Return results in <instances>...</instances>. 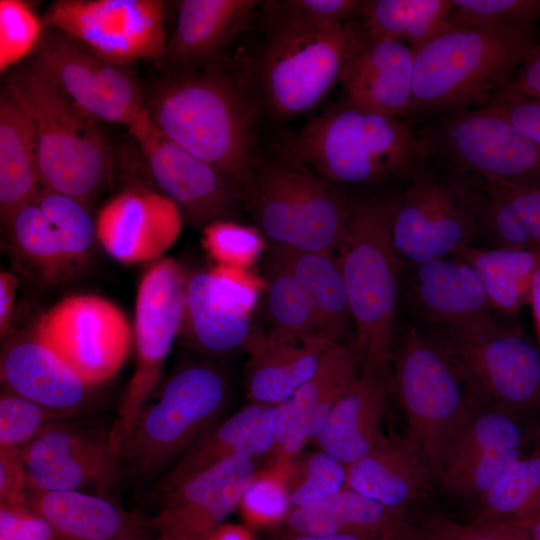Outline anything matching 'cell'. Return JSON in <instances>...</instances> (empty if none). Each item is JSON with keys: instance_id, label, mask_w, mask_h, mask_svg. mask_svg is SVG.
Returning a JSON list of instances; mask_svg holds the SVG:
<instances>
[{"instance_id": "59", "label": "cell", "mask_w": 540, "mask_h": 540, "mask_svg": "<svg viewBox=\"0 0 540 540\" xmlns=\"http://www.w3.org/2000/svg\"><path fill=\"white\" fill-rule=\"evenodd\" d=\"M413 540H443V539L435 535L433 532H431L428 528L424 526V528L419 529L418 533L413 538Z\"/></svg>"}, {"instance_id": "8", "label": "cell", "mask_w": 540, "mask_h": 540, "mask_svg": "<svg viewBox=\"0 0 540 540\" xmlns=\"http://www.w3.org/2000/svg\"><path fill=\"white\" fill-rule=\"evenodd\" d=\"M246 198L271 248L296 251L336 252L355 203L287 160L254 172Z\"/></svg>"}, {"instance_id": "26", "label": "cell", "mask_w": 540, "mask_h": 540, "mask_svg": "<svg viewBox=\"0 0 540 540\" xmlns=\"http://www.w3.org/2000/svg\"><path fill=\"white\" fill-rule=\"evenodd\" d=\"M277 405L251 403L206 431L160 478L156 494L234 455L269 454L277 436Z\"/></svg>"}, {"instance_id": "23", "label": "cell", "mask_w": 540, "mask_h": 540, "mask_svg": "<svg viewBox=\"0 0 540 540\" xmlns=\"http://www.w3.org/2000/svg\"><path fill=\"white\" fill-rule=\"evenodd\" d=\"M414 57L403 42L374 37L363 26L340 79L344 102L391 118L412 114Z\"/></svg>"}, {"instance_id": "61", "label": "cell", "mask_w": 540, "mask_h": 540, "mask_svg": "<svg viewBox=\"0 0 540 540\" xmlns=\"http://www.w3.org/2000/svg\"><path fill=\"white\" fill-rule=\"evenodd\" d=\"M155 540H160V539H158V538L156 537Z\"/></svg>"}, {"instance_id": "18", "label": "cell", "mask_w": 540, "mask_h": 540, "mask_svg": "<svg viewBox=\"0 0 540 540\" xmlns=\"http://www.w3.org/2000/svg\"><path fill=\"white\" fill-rule=\"evenodd\" d=\"M128 131L158 187L193 224L204 228L215 221H232L244 196L235 183L161 132L146 108Z\"/></svg>"}, {"instance_id": "27", "label": "cell", "mask_w": 540, "mask_h": 540, "mask_svg": "<svg viewBox=\"0 0 540 540\" xmlns=\"http://www.w3.org/2000/svg\"><path fill=\"white\" fill-rule=\"evenodd\" d=\"M282 522L286 535L351 533L412 540L419 531L407 511L387 507L349 488L321 502L291 509Z\"/></svg>"}, {"instance_id": "14", "label": "cell", "mask_w": 540, "mask_h": 540, "mask_svg": "<svg viewBox=\"0 0 540 540\" xmlns=\"http://www.w3.org/2000/svg\"><path fill=\"white\" fill-rule=\"evenodd\" d=\"M164 8L159 0H57L43 22L102 59L126 66L162 58Z\"/></svg>"}, {"instance_id": "60", "label": "cell", "mask_w": 540, "mask_h": 540, "mask_svg": "<svg viewBox=\"0 0 540 540\" xmlns=\"http://www.w3.org/2000/svg\"><path fill=\"white\" fill-rule=\"evenodd\" d=\"M536 431H537V437L540 439V429H538Z\"/></svg>"}, {"instance_id": "43", "label": "cell", "mask_w": 540, "mask_h": 540, "mask_svg": "<svg viewBox=\"0 0 540 540\" xmlns=\"http://www.w3.org/2000/svg\"><path fill=\"white\" fill-rule=\"evenodd\" d=\"M46 26L22 0L0 1V71L16 65L37 48Z\"/></svg>"}, {"instance_id": "30", "label": "cell", "mask_w": 540, "mask_h": 540, "mask_svg": "<svg viewBox=\"0 0 540 540\" xmlns=\"http://www.w3.org/2000/svg\"><path fill=\"white\" fill-rule=\"evenodd\" d=\"M255 0H184L177 27L160 60L177 74L213 59L245 26Z\"/></svg>"}, {"instance_id": "48", "label": "cell", "mask_w": 540, "mask_h": 540, "mask_svg": "<svg viewBox=\"0 0 540 540\" xmlns=\"http://www.w3.org/2000/svg\"><path fill=\"white\" fill-rule=\"evenodd\" d=\"M289 465L272 464L264 472H256L240 506L252 523L283 521L290 510L287 489Z\"/></svg>"}, {"instance_id": "5", "label": "cell", "mask_w": 540, "mask_h": 540, "mask_svg": "<svg viewBox=\"0 0 540 540\" xmlns=\"http://www.w3.org/2000/svg\"><path fill=\"white\" fill-rule=\"evenodd\" d=\"M391 363L407 437L437 480L448 449L481 406L456 360L427 329L408 325L392 346Z\"/></svg>"}, {"instance_id": "58", "label": "cell", "mask_w": 540, "mask_h": 540, "mask_svg": "<svg viewBox=\"0 0 540 540\" xmlns=\"http://www.w3.org/2000/svg\"><path fill=\"white\" fill-rule=\"evenodd\" d=\"M207 540H254L243 528L230 524H222Z\"/></svg>"}, {"instance_id": "39", "label": "cell", "mask_w": 540, "mask_h": 540, "mask_svg": "<svg viewBox=\"0 0 540 540\" xmlns=\"http://www.w3.org/2000/svg\"><path fill=\"white\" fill-rule=\"evenodd\" d=\"M540 510V450L515 461L479 501L472 522H492Z\"/></svg>"}, {"instance_id": "35", "label": "cell", "mask_w": 540, "mask_h": 540, "mask_svg": "<svg viewBox=\"0 0 540 540\" xmlns=\"http://www.w3.org/2000/svg\"><path fill=\"white\" fill-rule=\"evenodd\" d=\"M454 254L475 271L498 314L513 317L529 303L533 276L540 261L538 250L471 244Z\"/></svg>"}, {"instance_id": "54", "label": "cell", "mask_w": 540, "mask_h": 540, "mask_svg": "<svg viewBox=\"0 0 540 540\" xmlns=\"http://www.w3.org/2000/svg\"><path fill=\"white\" fill-rule=\"evenodd\" d=\"M505 88L540 100V45L529 50Z\"/></svg>"}, {"instance_id": "21", "label": "cell", "mask_w": 540, "mask_h": 540, "mask_svg": "<svg viewBox=\"0 0 540 540\" xmlns=\"http://www.w3.org/2000/svg\"><path fill=\"white\" fill-rule=\"evenodd\" d=\"M352 347L333 342L322 354L311 378L277 405V436L272 464L289 465L314 441L329 413L360 374Z\"/></svg>"}, {"instance_id": "32", "label": "cell", "mask_w": 540, "mask_h": 540, "mask_svg": "<svg viewBox=\"0 0 540 540\" xmlns=\"http://www.w3.org/2000/svg\"><path fill=\"white\" fill-rule=\"evenodd\" d=\"M38 151L31 117L3 85L0 95V211L8 222L39 191Z\"/></svg>"}, {"instance_id": "53", "label": "cell", "mask_w": 540, "mask_h": 540, "mask_svg": "<svg viewBox=\"0 0 540 540\" xmlns=\"http://www.w3.org/2000/svg\"><path fill=\"white\" fill-rule=\"evenodd\" d=\"M28 480L20 449L0 447L1 505H25Z\"/></svg>"}, {"instance_id": "34", "label": "cell", "mask_w": 540, "mask_h": 540, "mask_svg": "<svg viewBox=\"0 0 540 540\" xmlns=\"http://www.w3.org/2000/svg\"><path fill=\"white\" fill-rule=\"evenodd\" d=\"M271 250V260L290 272L307 293L321 333L334 342H341L352 318L335 252Z\"/></svg>"}, {"instance_id": "57", "label": "cell", "mask_w": 540, "mask_h": 540, "mask_svg": "<svg viewBox=\"0 0 540 540\" xmlns=\"http://www.w3.org/2000/svg\"><path fill=\"white\" fill-rule=\"evenodd\" d=\"M282 540H390L386 538L362 534H331V535H285Z\"/></svg>"}, {"instance_id": "47", "label": "cell", "mask_w": 540, "mask_h": 540, "mask_svg": "<svg viewBox=\"0 0 540 540\" xmlns=\"http://www.w3.org/2000/svg\"><path fill=\"white\" fill-rule=\"evenodd\" d=\"M203 245L218 264L248 268L261 255L264 237L255 227L215 221L203 228Z\"/></svg>"}, {"instance_id": "19", "label": "cell", "mask_w": 540, "mask_h": 540, "mask_svg": "<svg viewBox=\"0 0 540 540\" xmlns=\"http://www.w3.org/2000/svg\"><path fill=\"white\" fill-rule=\"evenodd\" d=\"M255 474L252 458L234 455L183 478L157 493L152 531L160 540H207L240 506Z\"/></svg>"}, {"instance_id": "33", "label": "cell", "mask_w": 540, "mask_h": 540, "mask_svg": "<svg viewBox=\"0 0 540 540\" xmlns=\"http://www.w3.org/2000/svg\"><path fill=\"white\" fill-rule=\"evenodd\" d=\"M184 319L194 343L208 353L249 351L259 336L251 328L250 315L221 294L210 271L187 281Z\"/></svg>"}, {"instance_id": "25", "label": "cell", "mask_w": 540, "mask_h": 540, "mask_svg": "<svg viewBox=\"0 0 540 540\" xmlns=\"http://www.w3.org/2000/svg\"><path fill=\"white\" fill-rule=\"evenodd\" d=\"M0 369L6 390L71 416L84 407L92 387L36 338L10 344L2 354Z\"/></svg>"}, {"instance_id": "16", "label": "cell", "mask_w": 540, "mask_h": 540, "mask_svg": "<svg viewBox=\"0 0 540 540\" xmlns=\"http://www.w3.org/2000/svg\"><path fill=\"white\" fill-rule=\"evenodd\" d=\"M29 64L98 121L129 128L145 110L129 69L102 59L56 29L46 27Z\"/></svg>"}, {"instance_id": "45", "label": "cell", "mask_w": 540, "mask_h": 540, "mask_svg": "<svg viewBox=\"0 0 540 540\" xmlns=\"http://www.w3.org/2000/svg\"><path fill=\"white\" fill-rule=\"evenodd\" d=\"M7 223L21 252L37 264L52 267L68 260L56 229L34 201L21 207Z\"/></svg>"}, {"instance_id": "10", "label": "cell", "mask_w": 540, "mask_h": 540, "mask_svg": "<svg viewBox=\"0 0 540 540\" xmlns=\"http://www.w3.org/2000/svg\"><path fill=\"white\" fill-rule=\"evenodd\" d=\"M417 134L428 158L478 186L540 185V148L485 106L441 113Z\"/></svg>"}, {"instance_id": "46", "label": "cell", "mask_w": 540, "mask_h": 540, "mask_svg": "<svg viewBox=\"0 0 540 540\" xmlns=\"http://www.w3.org/2000/svg\"><path fill=\"white\" fill-rule=\"evenodd\" d=\"M75 417L5 390L0 397V447L21 449L50 423Z\"/></svg>"}, {"instance_id": "2", "label": "cell", "mask_w": 540, "mask_h": 540, "mask_svg": "<svg viewBox=\"0 0 540 540\" xmlns=\"http://www.w3.org/2000/svg\"><path fill=\"white\" fill-rule=\"evenodd\" d=\"M145 108L161 132L216 168L246 197L255 172L252 109L232 77L217 70L176 74L157 86Z\"/></svg>"}, {"instance_id": "29", "label": "cell", "mask_w": 540, "mask_h": 540, "mask_svg": "<svg viewBox=\"0 0 540 540\" xmlns=\"http://www.w3.org/2000/svg\"><path fill=\"white\" fill-rule=\"evenodd\" d=\"M346 467L345 488L398 510L407 511L434 480L422 453L408 437H387Z\"/></svg>"}, {"instance_id": "42", "label": "cell", "mask_w": 540, "mask_h": 540, "mask_svg": "<svg viewBox=\"0 0 540 540\" xmlns=\"http://www.w3.org/2000/svg\"><path fill=\"white\" fill-rule=\"evenodd\" d=\"M452 26L501 25L534 32L540 19V0H451Z\"/></svg>"}, {"instance_id": "9", "label": "cell", "mask_w": 540, "mask_h": 540, "mask_svg": "<svg viewBox=\"0 0 540 540\" xmlns=\"http://www.w3.org/2000/svg\"><path fill=\"white\" fill-rule=\"evenodd\" d=\"M502 317L427 330L456 360L481 407L503 411L528 425L540 414V348Z\"/></svg>"}, {"instance_id": "41", "label": "cell", "mask_w": 540, "mask_h": 540, "mask_svg": "<svg viewBox=\"0 0 540 540\" xmlns=\"http://www.w3.org/2000/svg\"><path fill=\"white\" fill-rule=\"evenodd\" d=\"M33 201L56 229L68 260L89 249L96 227L83 201L43 186Z\"/></svg>"}, {"instance_id": "51", "label": "cell", "mask_w": 540, "mask_h": 540, "mask_svg": "<svg viewBox=\"0 0 540 540\" xmlns=\"http://www.w3.org/2000/svg\"><path fill=\"white\" fill-rule=\"evenodd\" d=\"M425 527L443 540H525L501 521L461 524L436 516Z\"/></svg>"}, {"instance_id": "52", "label": "cell", "mask_w": 540, "mask_h": 540, "mask_svg": "<svg viewBox=\"0 0 540 540\" xmlns=\"http://www.w3.org/2000/svg\"><path fill=\"white\" fill-rule=\"evenodd\" d=\"M0 510L1 540H54L49 524L27 504Z\"/></svg>"}, {"instance_id": "55", "label": "cell", "mask_w": 540, "mask_h": 540, "mask_svg": "<svg viewBox=\"0 0 540 540\" xmlns=\"http://www.w3.org/2000/svg\"><path fill=\"white\" fill-rule=\"evenodd\" d=\"M17 280L7 272L0 273V332L1 336L7 333L14 310Z\"/></svg>"}, {"instance_id": "13", "label": "cell", "mask_w": 540, "mask_h": 540, "mask_svg": "<svg viewBox=\"0 0 540 540\" xmlns=\"http://www.w3.org/2000/svg\"><path fill=\"white\" fill-rule=\"evenodd\" d=\"M186 284L183 269L171 258L155 262L139 284L134 328L137 366L110 429L112 445L119 454L153 395L180 331L185 317Z\"/></svg>"}, {"instance_id": "50", "label": "cell", "mask_w": 540, "mask_h": 540, "mask_svg": "<svg viewBox=\"0 0 540 540\" xmlns=\"http://www.w3.org/2000/svg\"><path fill=\"white\" fill-rule=\"evenodd\" d=\"M210 272L221 294L250 315L257 304L262 282L248 268L218 264Z\"/></svg>"}, {"instance_id": "44", "label": "cell", "mask_w": 540, "mask_h": 540, "mask_svg": "<svg viewBox=\"0 0 540 540\" xmlns=\"http://www.w3.org/2000/svg\"><path fill=\"white\" fill-rule=\"evenodd\" d=\"M356 0H286L266 3L269 25L292 26L309 30L336 27L359 12Z\"/></svg>"}, {"instance_id": "31", "label": "cell", "mask_w": 540, "mask_h": 540, "mask_svg": "<svg viewBox=\"0 0 540 540\" xmlns=\"http://www.w3.org/2000/svg\"><path fill=\"white\" fill-rule=\"evenodd\" d=\"M323 333L272 345L260 334L250 350L247 364V396L251 403L278 405L307 382L320 358L333 343Z\"/></svg>"}, {"instance_id": "12", "label": "cell", "mask_w": 540, "mask_h": 540, "mask_svg": "<svg viewBox=\"0 0 540 540\" xmlns=\"http://www.w3.org/2000/svg\"><path fill=\"white\" fill-rule=\"evenodd\" d=\"M257 79L278 116L311 110L340 81L362 24L346 21L326 30L269 25Z\"/></svg>"}, {"instance_id": "4", "label": "cell", "mask_w": 540, "mask_h": 540, "mask_svg": "<svg viewBox=\"0 0 540 540\" xmlns=\"http://www.w3.org/2000/svg\"><path fill=\"white\" fill-rule=\"evenodd\" d=\"M532 35L501 25H451L415 52L412 114L486 106L535 45Z\"/></svg>"}, {"instance_id": "36", "label": "cell", "mask_w": 540, "mask_h": 540, "mask_svg": "<svg viewBox=\"0 0 540 540\" xmlns=\"http://www.w3.org/2000/svg\"><path fill=\"white\" fill-rule=\"evenodd\" d=\"M480 237L491 247L540 252V185H482Z\"/></svg>"}, {"instance_id": "49", "label": "cell", "mask_w": 540, "mask_h": 540, "mask_svg": "<svg viewBox=\"0 0 540 540\" xmlns=\"http://www.w3.org/2000/svg\"><path fill=\"white\" fill-rule=\"evenodd\" d=\"M485 107L506 118L540 148V100L504 88Z\"/></svg>"}, {"instance_id": "28", "label": "cell", "mask_w": 540, "mask_h": 540, "mask_svg": "<svg viewBox=\"0 0 540 540\" xmlns=\"http://www.w3.org/2000/svg\"><path fill=\"white\" fill-rule=\"evenodd\" d=\"M356 381L332 408L314 439L318 449L345 465L360 459L387 436L382 431L387 375L360 368Z\"/></svg>"}, {"instance_id": "37", "label": "cell", "mask_w": 540, "mask_h": 540, "mask_svg": "<svg viewBox=\"0 0 540 540\" xmlns=\"http://www.w3.org/2000/svg\"><path fill=\"white\" fill-rule=\"evenodd\" d=\"M451 9V0H369L359 13L370 35L406 41L416 52L451 27Z\"/></svg>"}, {"instance_id": "7", "label": "cell", "mask_w": 540, "mask_h": 540, "mask_svg": "<svg viewBox=\"0 0 540 540\" xmlns=\"http://www.w3.org/2000/svg\"><path fill=\"white\" fill-rule=\"evenodd\" d=\"M229 399L230 384L216 366L179 368L140 412L121 449L122 472L147 481L167 471L219 421Z\"/></svg>"}, {"instance_id": "40", "label": "cell", "mask_w": 540, "mask_h": 540, "mask_svg": "<svg viewBox=\"0 0 540 540\" xmlns=\"http://www.w3.org/2000/svg\"><path fill=\"white\" fill-rule=\"evenodd\" d=\"M346 478V465L320 449L294 459L287 474L290 510L334 496L345 488Z\"/></svg>"}, {"instance_id": "38", "label": "cell", "mask_w": 540, "mask_h": 540, "mask_svg": "<svg viewBox=\"0 0 540 540\" xmlns=\"http://www.w3.org/2000/svg\"><path fill=\"white\" fill-rule=\"evenodd\" d=\"M271 328L267 343L285 344L321 333L313 305L298 280L271 260L265 282Z\"/></svg>"}, {"instance_id": "20", "label": "cell", "mask_w": 540, "mask_h": 540, "mask_svg": "<svg viewBox=\"0 0 540 540\" xmlns=\"http://www.w3.org/2000/svg\"><path fill=\"white\" fill-rule=\"evenodd\" d=\"M399 304L426 329L464 327L500 315L475 271L456 254L403 267Z\"/></svg>"}, {"instance_id": "22", "label": "cell", "mask_w": 540, "mask_h": 540, "mask_svg": "<svg viewBox=\"0 0 540 540\" xmlns=\"http://www.w3.org/2000/svg\"><path fill=\"white\" fill-rule=\"evenodd\" d=\"M182 229L179 207L164 194L128 189L100 210L96 234L106 252L123 263L160 257L178 239Z\"/></svg>"}, {"instance_id": "56", "label": "cell", "mask_w": 540, "mask_h": 540, "mask_svg": "<svg viewBox=\"0 0 540 540\" xmlns=\"http://www.w3.org/2000/svg\"><path fill=\"white\" fill-rule=\"evenodd\" d=\"M528 304L531 307L536 342L540 348V261L533 276Z\"/></svg>"}, {"instance_id": "6", "label": "cell", "mask_w": 540, "mask_h": 540, "mask_svg": "<svg viewBox=\"0 0 540 540\" xmlns=\"http://www.w3.org/2000/svg\"><path fill=\"white\" fill-rule=\"evenodd\" d=\"M4 86L31 117L41 185L83 202L94 196L112 168V151L98 120L29 63Z\"/></svg>"}, {"instance_id": "11", "label": "cell", "mask_w": 540, "mask_h": 540, "mask_svg": "<svg viewBox=\"0 0 540 540\" xmlns=\"http://www.w3.org/2000/svg\"><path fill=\"white\" fill-rule=\"evenodd\" d=\"M480 186L446 170L424 171L396 193L391 221L394 253L403 267L454 254L480 237Z\"/></svg>"}, {"instance_id": "24", "label": "cell", "mask_w": 540, "mask_h": 540, "mask_svg": "<svg viewBox=\"0 0 540 540\" xmlns=\"http://www.w3.org/2000/svg\"><path fill=\"white\" fill-rule=\"evenodd\" d=\"M26 504L50 526L54 540H155L148 519L105 495L28 488Z\"/></svg>"}, {"instance_id": "15", "label": "cell", "mask_w": 540, "mask_h": 540, "mask_svg": "<svg viewBox=\"0 0 540 540\" xmlns=\"http://www.w3.org/2000/svg\"><path fill=\"white\" fill-rule=\"evenodd\" d=\"M34 338L58 354L89 386L114 377L131 346L127 318L96 295L69 296L37 322Z\"/></svg>"}, {"instance_id": "3", "label": "cell", "mask_w": 540, "mask_h": 540, "mask_svg": "<svg viewBox=\"0 0 540 540\" xmlns=\"http://www.w3.org/2000/svg\"><path fill=\"white\" fill-rule=\"evenodd\" d=\"M396 194L355 201L336 250L354 327L351 346L360 368L387 375L403 266L391 240Z\"/></svg>"}, {"instance_id": "1", "label": "cell", "mask_w": 540, "mask_h": 540, "mask_svg": "<svg viewBox=\"0 0 540 540\" xmlns=\"http://www.w3.org/2000/svg\"><path fill=\"white\" fill-rule=\"evenodd\" d=\"M280 150L284 160L348 184L412 180L426 170L428 160L418 134L406 123L346 102L285 135Z\"/></svg>"}, {"instance_id": "17", "label": "cell", "mask_w": 540, "mask_h": 540, "mask_svg": "<svg viewBox=\"0 0 540 540\" xmlns=\"http://www.w3.org/2000/svg\"><path fill=\"white\" fill-rule=\"evenodd\" d=\"M29 488L104 493L122 475L120 455L110 430L94 428L75 417L56 420L20 449ZM102 495V494H100Z\"/></svg>"}]
</instances>
